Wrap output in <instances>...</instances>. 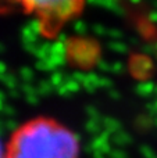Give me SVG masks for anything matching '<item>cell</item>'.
<instances>
[{"label":"cell","mask_w":157,"mask_h":158,"mask_svg":"<svg viewBox=\"0 0 157 158\" xmlns=\"http://www.w3.org/2000/svg\"><path fill=\"white\" fill-rule=\"evenodd\" d=\"M0 158H6V151L3 150V146L0 143Z\"/></svg>","instance_id":"3957f363"},{"label":"cell","mask_w":157,"mask_h":158,"mask_svg":"<svg viewBox=\"0 0 157 158\" xmlns=\"http://www.w3.org/2000/svg\"><path fill=\"white\" fill-rule=\"evenodd\" d=\"M83 3L81 2H25L22 7L38 18L39 29L45 35H54L58 28L77 15Z\"/></svg>","instance_id":"7a4b0ae2"},{"label":"cell","mask_w":157,"mask_h":158,"mask_svg":"<svg viewBox=\"0 0 157 158\" xmlns=\"http://www.w3.org/2000/svg\"><path fill=\"white\" fill-rule=\"evenodd\" d=\"M78 139L52 118H33L22 123L6 147V158H78Z\"/></svg>","instance_id":"6da1fadb"}]
</instances>
